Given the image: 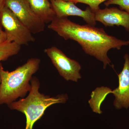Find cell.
<instances>
[{
    "label": "cell",
    "instance_id": "cell-1",
    "mask_svg": "<svg viewBox=\"0 0 129 129\" xmlns=\"http://www.w3.org/2000/svg\"><path fill=\"white\" fill-rule=\"evenodd\" d=\"M48 27L66 40H71L78 42L86 53L103 63L104 69L111 62L108 56V51L112 48L120 50L122 47L129 44V41L109 35L103 28L89 24L80 25L67 17H56Z\"/></svg>",
    "mask_w": 129,
    "mask_h": 129
},
{
    "label": "cell",
    "instance_id": "cell-2",
    "mask_svg": "<svg viewBox=\"0 0 129 129\" xmlns=\"http://www.w3.org/2000/svg\"><path fill=\"white\" fill-rule=\"evenodd\" d=\"M41 60L32 58L23 65L9 72L0 63V105H8L19 98H23L31 89L30 81L39 69Z\"/></svg>",
    "mask_w": 129,
    "mask_h": 129
},
{
    "label": "cell",
    "instance_id": "cell-3",
    "mask_svg": "<svg viewBox=\"0 0 129 129\" xmlns=\"http://www.w3.org/2000/svg\"><path fill=\"white\" fill-rule=\"evenodd\" d=\"M30 83L31 89L27 96L7 105L11 110H17L25 114V129H33L35 123L42 117L49 107L57 103H65L68 99L66 94L51 97L41 93L39 91L40 84L36 77H32Z\"/></svg>",
    "mask_w": 129,
    "mask_h": 129
},
{
    "label": "cell",
    "instance_id": "cell-4",
    "mask_svg": "<svg viewBox=\"0 0 129 129\" xmlns=\"http://www.w3.org/2000/svg\"><path fill=\"white\" fill-rule=\"evenodd\" d=\"M0 23L6 34V41L21 46L35 41L32 33L7 7L0 12Z\"/></svg>",
    "mask_w": 129,
    "mask_h": 129
},
{
    "label": "cell",
    "instance_id": "cell-5",
    "mask_svg": "<svg viewBox=\"0 0 129 129\" xmlns=\"http://www.w3.org/2000/svg\"><path fill=\"white\" fill-rule=\"evenodd\" d=\"M44 52L60 75L65 80L77 82L81 79L80 72L81 67L78 61L67 57L62 51L55 46L46 48Z\"/></svg>",
    "mask_w": 129,
    "mask_h": 129
},
{
    "label": "cell",
    "instance_id": "cell-6",
    "mask_svg": "<svg viewBox=\"0 0 129 129\" xmlns=\"http://www.w3.org/2000/svg\"><path fill=\"white\" fill-rule=\"evenodd\" d=\"M5 6L11 11L32 34L44 30L45 24L33 12L27 0H6Z\"/></svg>",
    "mask_w": 129,
    "mask_h": 129
},
{
    "label": "cell",
    "instance_id": "cell-7",
    "mask_svg": "<svg viewBox=\"0 0 129 129\" xmlns=\"http://www.w3.org/2000/svg\"><path fill=\"white\" fill-rule=\"evenodd\" d=\"M50 1L56 17H57L79 16L82 18L89 25L94 26L96 24L94 13L90 7L87 8L83 11L71 1H66L63 0H52Z\"/></svg>",
    "mask_w": 129,
    "mask_h": 129
},
{
    "label": "cell",
    "instance_id": "cell-8",
    "mask_svg": "<svg viewBox=\"0 0 129 129\" xmlns=\"http://www.w3.org/2000/svg\"><path fill=\"white\" fill-rule=\"evenodd\" d=\"M124 58L123 68L118 75V86L111 92L115 97L114 106L118 110L129 108V56L125 54Z\"/></svg>",
    "mask_w": 129,
    "mask_h": 129
},
{
    "label": "cell",
    "instance_id": "cell-9",
    "mask_svg": "<svg viewBox=\"0 0 129 129\" xmlns=\"http://www.w3.org/2000/svg\"><path fill=\"white\" fill-rule=\"evenodd\" d=\"M95 20L107 26H122L129 32V13L116 8L99 9L94 12Z\"/></svg>",
    "mask_w": 129,
    "mask_h": 129
},
{
    "label": "cell",
    "instance_id": "cell-10",
    "mask_svg": "<svg viewBox=\"0 0 129 129\" xmlns=\"http://www.w3.org/2000/svg\"><path fill=\"white\" fill-rule=\"evenodd\" d=\"M32 11L45 24L50 23L56 16L49 0H27Z\"/></svg>",
    "mask_w": 129,
    "mask_h": 129
},
{
    "label": "cell",
    "instance_id": "cell-11",
    "mask_svg": "<svg viewBox=\"0 0 129 129\" xmlns=\"http://www.w3.org/2000/svg\"><path fill=\"white\" fill-rule=\"evenodd\" d=\"M21 48V46L13 42L6 41L0 44V62L6 61L11 57L17 55Z\"/></svg>",
    "mask_w": 129,
    "mask_h": 129
},
{
    "label": "cell",
    "instance_id": "cell-12",
    "mask_svg": "<svg viewBox=\"0 0 129 129\" xmlns=\"http://www.w3.org/2000/svg\"><path fill=\"white\" fill-rule=\"evenodd\" d=\"M107 0H70L74 3H82L89 5V7L93 12L99 8V6L102 3Z\"/></svg>",
    "mask_w": 129,
    "mask_h": 129
},
{
    "label": "cell",
    "instance_id": "cell-13",
    "mask_svg": "<svg viewBox=\"0 0 129 129\" xmlns=\"http://www.w3.org/2000/svg\"><path fill=\"white\" fill-rule=\"evenodd\" d=\"M105 5L107 6L111 5H117L121 9L129 13V0H108Z\"/></svg>",
    "mask_w": 129,
    "mask_h": 129
},
{
    "label": "cell",
    "instance_id": "cell-14",
    "mask_svg": "<svg viewBox=\"0 0 129 129\" xmlns=\"http://www.w3.org/2000/svg\"><path fill=\"white\" fill-rule=\"evenodd\" d=\"M2 28V25L0 23V44L3 43L7 40L6 34Z\"/></svg>",
    "mask_w": 129,
    "mask_h": 129
},
{
    "label": "cell",
    "instance_id": "cell-15",
    "mask_svg": "<svg viewBox=\"0 0 129 129\" xmlns=\"http://www.w3.org/2000/svg\"><path fill=\"white\" fill-rule=\"evenodd\" d=\"M6 0H0V12L5 6Z\"/></svg>",
    "mask_w": 129,
    "mask_h": 129
},
{
    "label": "cell",
    "instance_id": "cell-16",
    "mask_svg": "<svg viewBox=\"0 0 129 129\" xmlns=\"http://www.w3.org/2000/svg\"><path fill=\"white\" fill-rule=\"evenodd\" d=\"M63 1H69L70 0H63Z\"/></svg>",
    "mask_w": 129,
    "mask_h": 129
},
{
    "label": "cell",
    "instance_id": "cell-17",
    "mask_svg": "<svg viewBox=\"0 0 129 129\" xmlns=\"http://www.w3.org/2000/svg\"><path fill=\"white\" fill-rule=\"evenodd\" d=\"M1 78H0V85H1Z\"/></svg>",
    "mask_w": 129,
    "mask_h": 129
},
{
    "label": "cell",
    "instance_id": "cell-18",
    "mask_svg": "<svg viewBox=\"0 0 129 129\" xmlns=\"http://www.w3.org/2000/svg\"><path fill=\"white\" fill-rule=\"evenodd\" d=\"M50 1H52V0H50Z\"/></svg>",
    "mask_w": 129,
    "mask_h": 129
},
{
    "label": "cell",
    "instance_id": "cell-19",
    "mask_svg": "<svg viewBox=\"0 0 129 129\" xmlns=\"http://www.w3.org/2000/svg\"></svg>",
    "mask_w": 129,
    "mask_h": 129
}]
</instances>
